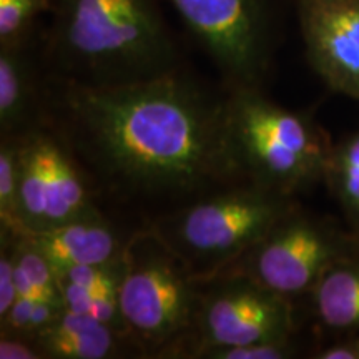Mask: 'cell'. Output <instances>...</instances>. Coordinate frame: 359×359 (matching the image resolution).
<instances>
[{
    "label": "cell",
    "instance_id": "1",
    "mask_svg": "<svg viewBox=\"0 0 359 359\" xmlns=\"http://www.w3.org/2000/svg\"><path fill=\"white\" fill-rule=\"evenodd\" d=\"M43 122L102 208L137 226L250 180L233 137L230 90L185 69L110 87L47 74Z\"/></svg>",
    "mask_w": 359,
    "mask_h": 359
},
{
    "label": "cell",
    "instance_id": "2",
    "mask_svg": "<svg viewBox=\"0 0 359 359\" xmlns=\"http://www.w3.org/2000/svg\"><path fill=\"white\" fill-rule=\"evenodd\" d=\"M48 19L42 52L52 77L110 87L185 69L160 0H53Z\"/></svg>",
    "mask_w": 359,
    "mask_h": 359
},
{
    "label": "cell",
    "instance_id": "3",
    "mask_svg": "<svg viewBox=\"0 0 359 359\" xmlns=\"http://www.w3.org/2000/svg\"><path fill=\"white\" fill-rule=\"evenodd\" d=\"M123 259L120 313L142 359H191L198 278L148 226L135 230Z\"/></svg>",
    "mask_w": 359,
    "mask_h": 359
},
{
    "label": "cell",
    "instance_id": "4",
    "mask_svg": "<svg viewBox=\"0 0 359 359\" xmlns=\"http://www.w3.org/2000/svg\"><path fill=\"white\" fill-rule=\"evenodd\" d=\"M296 205L294 196L246 180L161 215L147 226L193 276L205 280L236 262Z\"/></svg>",
    "mask_w": 359,
    "mask_h": 359
},
{
    "label": "cell",
    "instance_id": "5",
    "mask_svg": "<svg viewBox=\"0 0 359 359\" xmlns=\"http://www.w3.org/2000/svg\"><path fill=\"white\" fill-rule=\"evenodd\" d=\"M230 118L251 182L294 196L326 178L333 145L309 115L283 109L263 90H230Z\"/></svg>",
    "mask_w": 359,
    "mask_h": 359
},
{
    "label": "cell",
    "instance_id": "6",
    "mask_svg": "<svg viewBox=\"0 0 359 359\" xmlns=\"http://www.w3.org/2000/svg\"><path fill=\"white\" fill-rule=\"evenodd\" d=\"M228 90H263L280 45V0H170Z\"/></svg>",
    "mask_w": 359,
    "mask_h": 359
},
{
    "label": "cell",
    "instance_id": "7",
    "mask_svg": "<svg viewBox=\"0 0 359 359\" xmlns=\"http://www.w3.org/2000/svg\"><path fill=\"white\" fill-rule=\"evenodd\" d=\"M358 248L353 231L344 233L330 219L309 215L296 205L222 273L243 275L296 302L306 298L331 264Z\"/></svg>",
    "mask_w": 359,
    "mask_h": 359
},
{
    "label": "cell",
    "instance_id": "8",
    "mask_svg": "<svg viewBox=\"0 0 359 359\" xmlns=\"http://www.w3.org/2000/svg\"><path fill=\"white\" fill-rule=\"evenodd\" d=\"M103 212L87 175L47 123L20 135V217L25 235Z\"/></svg>",
    "mask_w": 359,
    "mask_h": 359
},
{
    "label": "cell",
    "instance_id": "9",
    "mask_svg": "<svg viewBox=\"0 0 359 359\" xmlns=\"http://www.w3.org/2000/svg\"><path fill=\"white\" fill-rule=\"evenodd\" d=\"M296 330L294 302L243 275L218 273L200 280L191 359L210 348L290 336Z\"/></svg>",
    "mask_w": 359,
    "mask_h": 359
},
{
    "label": "cell",
    "instance_id": "10",
    "mask_svg": "<svg viewBox=\"0 0 359 359\" xmlns=\"http://www.w3.org/2000/svg\"><path fill=\"white\" fill-rule=\"evenodd\" d=\"M304 53L330 90L359 100V0H294Z\"/></svg>",
    "mask_w": 359,
    "mask_h": 359
},
{
    "label": "cell",
    "instance_id": "11",
    "mask_svg": "<svg viewBox=\"0 0 359 359\" xmlns=\"http://www.w3.org/2000/svg\"><path fill=\"white\" fill-rule=\"evenodd\" d=\"M47 74L42 25L29 39L0 45V137H20L43 122Z\"/></svg>",
    "mask_w": 359,
    "mask_h": 359
},
{
    "label": "cell",
    "instance_id": "12",
    "mask_svg": "<svg viewBox=\"0 0 359 359\" xmlns=\"http://www.w3.org/2000/svg\"><path fill=\"white\" fill-rule=\"evenodd\" d=\"M140 226L103 212L27 235L53 268L103 264L123 258L135 230Z\"/></svg>",
    "mask_w": 359,
    "mask_h": 359
},
{
    "label": "cell",
    "instance_id": "13",
    "mask_svg": "<svg viewBox=\"0 0 359 359\" xmlns=\"http://www.w3.org/2000/svg\"><path fill=\"white\" fill-rule=\"evenodd\" d=\"M35 338L47 359L142 358L123 331L69 309H64Z\"/></svg>",
    "mask_w": 359,
    "mask_h": 359
},
{
    "label": "cell",
    "instance_id": "14",
    "mask_svg": "<svg viewBox=\"0 0 359 359\" xmlns=\"http://www.w3.org/2000/svg\"><path fill=\"white\" fill-rule=\"evenodd\" d=\"M306 298L323 331L359 334V248L331 264Z\"/></svg>",
    "mask_w": 359,
    "mask_h": 359
},
{
    "label": "cell",
    "instance_id": "15",
    "mask_svg": "<svg viewBox=\"0 0 359 359\" xmlns=\"http://www.w3.org/2000/svg\"><path fill=\"white\" fill-rule=\"evenodd\" d=\"M325 182L339 201L353 233L359 231V128L333 145Z\"/></svg>",
    "mask_w": 359,
    "mask_h": 359
},
{
    "label": "cell",
    "instance_id": "16",
    "mask_svg": "<svg viewBox=\"0 0 359 359\" xmlns=\"http://www.w3.org/2000/svg\"><path fill=\"white\" fill-rule=\"evenodd\" d=\"M15 280L19 298L47 299L64 304L55 269L27 235L15 240Z\"/></svg>",
    "mask_w": 359,
    "mask_h": 359
},
{
    "label": "cell",
    "instance_id": "17",
    "mask_svg": "<svg viewBox=\"0 0 359 359\" xmlns=\"http://www.w3.org/2000/svg\"><path fill=\"white\" fill-rule=\"evenodd\" d=\"M0 235H25L20 217V137H0Z\"/></svg>",
    "mask_w": 359,
    "mask_h": 359
},
{
    "label": "cell",
    "instance_id": "18",
    "mask_svg": "<svg viewBox=\"0 0 359 359\" xmlns=\"http://www.w3.org/2000/svg\"><path fill=\"white\" fill-rule=\"evenodd\" d=\"M125 259L103 264H82V266H65L55 269L58 291H77V293L105 294L118 293L123 278Z\"/></svg>",
    "mask_w": 359,
    "mask_h": 359
},
{
    "label": "cell",
    "instance_id": "19",
    "mask_svg": "<svg viewBox=\"0 0 359 359\" xmlns=\"http://www.w3.org/2000/svg\"><path fill=\"white\" fill-rule=\"evenodd\" d=\"M53 0H0V45H11L37 32Z\"/></svg>",
    "mask_w": 359,
    "mask_h": 359
},
{
    "label": "cell",
    "instance_id": "20",
    "mask_svg": "<svg viewBox=\"0 0 359 359\" xmlns=\"http://www.w3.org/2000/svg\"><path fill=\"white\" fill-rule=\"evenodd\" d=\"M299 354L294 334L278 336L238 346L210 348L198 359H291Z\"/></svg>",
    "mask_w": 359,
    "mask_h": 359
},
{
    "label": "cell",
    "instance_id": "21",
    "mask_svg": "<svg viewBox=\"0 0 359 359\" xmlns=\"http://www.w3.org/2000/svg\"><path fill=\"white\" fill-rule=\"evenodd\" d=\"M15 236L0 235V320L7 316L19 298L15 280Z\"/></svg>",
    "mask_w": 359,
    "mask_h": 359
},
{
    "label": "cell",
    "instance_id": "22",
    "mask_svg": "<svg viewBox=\"0 0 359 359\" xmlns=\"http://www.w3.org/2000/svg\"><path fill=\"white\" fill-rule=\"evenodd\" d=\"M0 359H47V354L35 336L0 333Z\"/></svg>",
    "mask_w": 359,
    "mask_h": 359
},
{
    "label": "cell",
    "instance_id": "23",
    "mask_svg": "<svg viewBox=\"0 0 359 359\" xmlns=\"http://www.w3.org/2000/svg\"><path fill=\"white\" fill-rule=\"evenodd\" d=\"M314 359H359V334L334 336L313 351Z\"/></svg>",
    "mask_w": 359,
    "mask_h": 359
},
{
    "label": "cell",
    "instance_id": "24",
    "mask_svg": "<svg viewBox=\"0 0 359 359\" xmlns=\"http://www.w3.org/2000/svg\"><path fill=\"white\" fill-rule=\"evenodd\" d=\"M354 235H356V238H358V245H359V231L354 233Z\"/></svg>",
    "mask_w": 359,
    "mask_h": 359
}]
</instances>
